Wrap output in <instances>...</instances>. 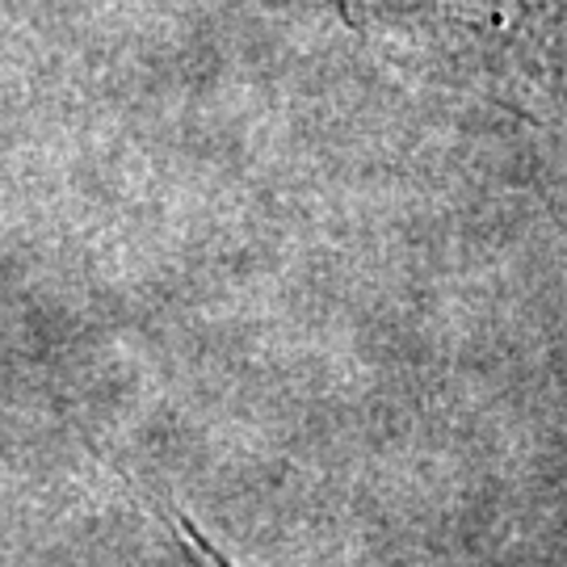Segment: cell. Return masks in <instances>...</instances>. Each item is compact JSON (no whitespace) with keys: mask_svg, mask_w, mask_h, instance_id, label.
<instances>
[{"mask_svg":"<svg viewBox=\"0 0 567 567\" xmlns=\"http://www.w3.org/2000/svg\"><path fill=\"white\" fill-rule=\"evenodd\" d=\"M344 18L429 81L567 122V0H344Z\"/></svg>","mask_w":567,"mask_h":567,"instance_id":"obj_1","label":"cell"},{"mask_svg":"<svg viewBox=\"0 0 567 567\" xmlns=\"http://www.w3.org/2000/svg\"><path fill=\"white\" fill-rule=\"evenodd\" d=\"M194 547H198V543H194ZM198 550H203V559H206V567H227V564H224V559H215V555H210V550H206V547H198Z\"/></svg>","mask_w":567,"mask_h":567,"instance_id":"obj_2","label":"cell"}]
</instances>
